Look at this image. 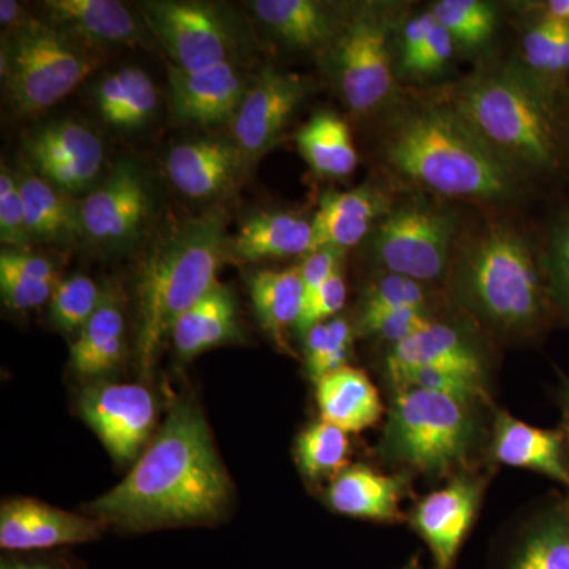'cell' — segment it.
Wrapping results in <instances>:
<instances>
[{"label": "cell", "instance_id": "cell-1", "mask_svg": "<svg viewBox=\"0 0 569 569\" xmlns=\"http://www.w3.org/2000/svg\"><path fill=\"white\" fill-rule=\"evenodd\" d=\"M233 486L192 400L174 403L126 478L88 505L104 526L129 531L219 522Z\"/></svg>", "mask_w": 569, "mask_h": 569}, {"label": "cell", "instance_id": "cell-2", "mask_svg": "<svg viewBox=\"0 0 569 569\" xmlns=\"http://www.w3.org/2000/svg\"><path fill=\"white\" fill-rule=\"evenodd\" d=\"M383 156L397 173L449 198L503 201L518 183V171L449 104H415L396 116Z\"/></svg>", "mask_w": 569, "mask_h": 569}, {"label": "cell", "instance_id": "cell-3", "mask_svg": "<svg viewBox=\"0 0 569 569\" xmlns=\"http://www.w3.org/2000/svg\"><path fill=\"white\" fill-rule=\"evenodd\" d=\"M222 209L174 223L153 242L137 282V353L142 378H151L176 321L213 287L228 250Z\"/></svg>", "mask_w": 569, "mask_h": 569}, {"label": "cell", "instance_id": "cell-4", "mask_svg": "<svg viewBox=\"0 0 569 569\" xmlns=\"http://www.w3.org/2000/svg\"><path fill=\"white\" fill-rule=\"evenodd\" d=\"M489 403L419 388L391 391L377 455L403 473L451 479L477 468L489 445Z\"/></svg>", "mask_w": 569, "mask_h": 569}, {"label": "cell", "instance_id": "cell-5", "mask_svg": "<svg viewBox=\"0 0 569 569\" xmlns=\"http://www.w3.org/2000/svg\"><path fill=\"white\" fill-rule=\"evenodd\" d=\"M448 104L516 171L556 167L552 112L529 74L518 69L475 74Z\"/></svg>", "mask_w": 569, "mask_h": 569}, {"label": "cell", "instance_id": "cell-6", "mask_svg": "<svg viewBox=\"0 0 569 569\" xmlns=\"http://www.w3.org/2000/svg\"><path fill=\"white\" fill-rule=\"evenodd\" d=\"M456 290L462 305L493 329L529 332L548 309V290L526 242L507 228H489L460 258Z\"/></svg>", "mask_w": 569, "mask_h": 569}, {"label": "cell", "instance_id": "cell-7", "mask_svg": "<svg viewBox=\"0 0 569 569\" xmlns=\"http://www.w3.org/2000/svg\"><path fill=\"white\" fill-rule=\"evenodd\" d=\"M6 48L0 73L10 108L14 114L28 118L62 102L100 66L99 52L33 18L7 41Z\"/></svg>", "mask_w": 569, "mask_h": 569}, {"label": "cell", "instance_id": "cell-8", "mask_svg": "<svg viewBox=\"0 0 569 569\" xmlns=\"http://www.w3.org/2000/svg\"><path fill=\"white\" fill-rule=\"evenodd\" d=\"M391 33L387 14L376 7L361 9L340 24L328 47L337 91L358 114L380 110L395 92Z\"/></svg>", "mask_w": 569, "mask_h": 569}, {"label": "cell", "instance_id": "cell-9", "mask_svg": "<svg viewBox=\"0 0 569 569\" xmlns=\"http://www.w3.org/2000/svg\"><path fill=\"white\" fill-rule=\"evenodd\" d=\"M456 233L449 212L426 203H407L388 211L373 230L370 252L387 274L429 283L448 268Z\"/></svg>", "mask_w": 569, "mask_h": 569}, {"label": "cell", "instance_id": "cell-10", "mask_svg": "<svg viewBox=\"0 0 569 569\" xmlns=\"http://www.w3.org/2000/svg\"><path fill=\"white\" fill-rule=\"evenodd\" d=\"M149 31L156 36L173 66L200 71L230 63L238 48V31L228 14L212 3L146 2Z\"/></svg>", "mask_w": 569, "mask_h": 569}, {"label": "cell", "instance_id": "cell-11", "mask_svg": "<svg viewBox=\"0 0 569 569\" xmlns=\"http://www.w3.org/2000/svg\"><path fill=\"white\" fill-rule=\"evenodd\" d=\"M489 477L478 468L462 471L448 479L443 488L419 498L408 512L411 530L429 549L432 569H455L478 518Z\"/></svg>", "mask_w": 569, "mask_h": 569}, {"label": "cell", "instance_id": "cell-12", "mask_svg": "<svg viewBox=\"0 0 569 569\" xmlns=\"http://www.w3.org/2000/svg\"><path fill=\"white\" fill-rule=\"evenodd\" d=\"M78 406L116 462L126 466L140 458L157 419L156 397L149 388L96 381L82 389Z\"/></svg>", "mask_w": 569, "mask_h": 569}, {"label": "cell", "instance_id": "cell-13", "mask_svg": "<svg viewBox=\"0 0 569 569\" xmlns=\"http://www.w3.org/2000/svg\"><path fill=\"white\" fill-rule=\"evenodd\" d=\"M82 236L92 244L123 247L137 241L151 219L152 193L140 168L122 160L80 203Z\"/></svg>", "mask_w": 569, "mask_h": 569}, {"label": "cell", "instance_id": "cell-14", "mask_svg": "<svg viewBox=\"0 0 569 569\" xmlns=\"http://www.w3.org/2000/svg\"><path fill=\"white\" fill-rule=\"evenodd\" d=\"M310 89L312 82L307 78L276 67L257 74L231 121L234 144L246 163L260 159L276 144Z\"/></svg>", "mask_w": 569, "mask_h": 569}, {"label": "cell", "instance_id": "cell-15", "mask_svg": "<svg viewBox=\"0 0 569 569\" xmlns=\"http://www.w3.org/2000/svg\"><path fill=\"white\" fill-rule=\"evenodd\" d=\"M24 152L36 174L71 197L91 190L103 170L102 141L71 119L40 127L24 141Z\"/></svg>", "mask_w": 569, "mask_h": 569}, {"label": "cell", "instance_id": "cell-16", "mask_svg": "<svg viewBox=\"0 0 569 569\" xmlns=\"http://www.w3.org/2000/svg\"><path fill=\"white\" fill-rule=\"evenodd\" d=\"M104 523L92 516L74 515L33 498H13L0 508V548L28 552L96 541Z\"/></svg>", "mask_w": 569, "mask_h": 569}, {"label": "cell", "instance_id": "cell-17", "mask_svg": "<svg viewBox=\"0 0 569 569\" xmlns=\"http://www.w3.org/2000/svg\"><path fill=\"white\" fill-rule=\"evenodd\" d=\"M389 388L421 369H447L488 378L485 355L462 329L429 321L417 335L388 348L383 362Z\"/></svg>", "mask_w": 569, "mask_h": 569}, {"label": "cell", "instance_id": "cell-18", "mask_svg": "<svg viewBox=\"0 0 569 569\" xmlns=\"http://www.w3.org/2000/svg\"><path fill=\"white\" fill-rule=\"evenodd\" d=\"M249 84L233 62L200 71L168 67L171 111L178 121L192 126L233 121Z\"/></svg>", "mask_w": 569, "mask_h": 569}, {"label": "cell", "instance_id": "cell-19", "mask_svg": "<svg viewBox=\"0 0 569 569\" xmlns=\"http://www.w3.org/2000/svg\"><path fill=\"white\" fill-rule=\"evenodd\" d=\"M490 462L537 471L569 488V448L561 429H539L497 410L490 426Z\"/></svg>", "mask_w": 569, "mask_h": 569}, {"label": "cell", "instance_id": "cell-20", "mask_svg": "<svg viewBox=\"0 0 569 569\" xmlns=\"http://www.w3.org/2000/svg\"><path fill=\"white\" fill-rule=\"evenodd\" d=\"M411 492V477L403 471L383 473L369 466H347L329 479L325 501L347 518L396 523L407 519L400 505Z\"/></svg>", "mask_w": 569, "mask_h": 569}, {"label": "cell", "instance_id": "cell-21", "mask_svg": "<svg viewBox=\"0 0 569 569\" xmlns=\"http://www.w3.org/2000/svg\"><path fill=\"white\" fill-rule=\"evenodd\" d=\"M246 164L234 142L203 138L171 149L164 170L183 197L204 201L227 193Z\"/></svg>", "mask_w": 569, "mask_h": 569}, {"label": "cell", "instance_id": "cell-22", "mask_svg": "<svg viewBox=\"0 0 569 569\" xmlns=\"http://www.w3.org/2000/svg\"><path fill=\"white\" fill-rule=\"evenodd\" d=\"M48 24L82 47L142 43V29L132 11L116 0H47Z\"/></svg>", "mask_w": 569, "mask_h": 569}, {"label": "cell", "instance_id": "cell-23", "mask_svg": "<svg viewBox=\"0 0 569 569\" xmlns=\"http://www.w3.org/2000/svg\"><path fill=\"white\" fill-rule=\"evenodd\" d=\"M387 208L383 194L372 187L325 193L312 217L313 250L358 246L373 230V223L387 216Z\"/></svg>", "mask_w": 569, "mask_h": 569}, {"label": "cell", "instance_id": "cell-24", "mask_svg": "<svg viewBox=\"0 0 569 569\" xmlns=\"http://www.w3.org/2000/svg\"><path fill=\"white\" fill-rule=\"evenodd\" d=\"M320 419L347 433H361L383 417L380 392L366 372L346 366L316 383Z\"/></svg>", "mask_w": 569, "mask_h": 569}, {"label": "cell", "instance_id": "cell-25", "mask_svg": "<svg viewBox=\"0 0 569 569\" xmlns=\"http://www.w3.org/2000/svg\"><path fill=\"white\" fill-rule=\"evenodd\" d=\"M312 220L290 212H261L249 217L228 241V250L239 260H280L313 252Z\"/></svg>", "mask_w": 569, "mask_h": 569}, {"label": "cell", "instance_id": "cell-26", "mask_svg": "<svg viewBox=\"0 0 569 569\" xmlns=\"http://www.w3.org/2000/svg\"><path fill=\"white\" fill-rule=\"evenodd\" d=\"M126 326L119 298L104 295L102 305L71 343V370L89 380L114 372L126 355Z\"/></svg>", "mask_w": 569, "mask_h": 569}, {"label": "cell", "instance_id": "cell-27", "mask_svg": "<svg viewBox=\"0 0 569 569\" xmlns=\"http://www.w3.org/2000/svg\"><path fill=\"white\" fill-rule=\"evenodd\" d=\"M250 9L277 39L298 50H328L340 28L331 9L316 0H254Z\"/></svg>", "mask_w": 569, "mask_h": 569}, {"label": "cell", "instance_id": "cell-28", "mask_svg": "<svg viewBox=\"0 0 569 569\" xmlns=\"http://www.w3.org/2000/svg\"><path fill=\"white\" fill-rule=\"evenodd\" d=\"M249 291L258 320L274 342L283 350H290L287 335L296 329L306 293L299 266L288 269H261L249 277Z\"/></svg>", "mask_w": 569, "mask_h": 569}, {"label": "cell", "instance_id": "cell-29", "mask_svg": "<svg viewBox=\"0 0 569 569\" xmlns=\"http://www.w3.org/2000/svg\"><path fill=\"white\" fill-rule=\"evenodd\" d=\"M18 179L32 241L62 246L84 238L80 203L71 194L36 173L18 176Z\"/></svg>", "mask_w": 569, "mask_h": 569}, {"label": "cell", "instance_id": "cell-30", "mask_svg": "<svg viewBox=\"0 0 569 569\" xmlns=\"http://www.w3.org/2000/svg\"><path fill=\"white\" fill-rule=\"evenodd\" d=\"M505 569H569V507L542 509L520 531Z\"/></svg>", "mask_w": 569, "mask_h": 569}, {"label": "cell", "instance_id": "cell-31", "mask_svg": "<svg viewBox=\"0 0 569 569\" xmlns=\"http://www.w3.org/2000/svg\"><path fill=\"white\" fill-rule=\"evenodd\" d=\"M238 328V310L230 290L217 284L176 321L173 342L182 359L194 358L231 339Z\"/></svg>", "mask_w": 569, "mask_h": 569}, {"label": "cell", "instance_id": "cell-32", "mask_svg": "<svg viewBox=\"0 0 569 569\" xmlns=\"http://www.w3.org/2000/svg\"><path fill=\"white\" fill-rule=\"evenodd\" d=\"M96 103L104 122L119 129H137L156 114L159 92L146 71L126 67L100 80Z\"/></svg>", "mask_w": 569, "mask_h": 569}, {"label": "cell", "instance_id": "cell-33", "mask_svg": "<svg viewBox=\"0 0 569 569\" xmlns=\"http://www.w3.org/2000/svg\"><path fill=\"white\" fill-rule=\"evenodd\" d=\"M48 258L28 249H3L0 253V293L3 305L17 312H29L51 301L61 282Z\"/></svg>", "mask_w": 569, "mask_h": 569}, {"label": "cell", "instance_id": "cell-34", "mask_svg": "<svg viewBox=\"0 0 569 569\" xmlns=\"http://www.w3.org/2000/svg\"><path fill=\"white\" fill-rule=\"evenodd\" d=\"M299 152L309 167L325 178H347L358 164L353 138L347 122L335 112L313 116L296 134Z\"/></svg>", "mask_w": 569, "mask_h": 569}, {"label": "cell", "instance_id": "cell-35", "mask_svg": "<svg viewBox=\"0 0 569 569\" xmlns=\"http://www.w3.org/2000/svg\"><path fill=\"white\" fill-rule=\"evenodd\" d=\"M350 452L348 433L323 419L307 426L296 438V463L312 482L335 478L348 466Z\"/></svg>", "mask_w": 569, "mask_h": 569}, {"label": "cell", "instance_id": "cell-36", "mask_svg": "<svg viewBox=\"0 0 569 569\" xmlns=\"http://www.w3.org/2000/svg\"><path fill=\"white\" fill-rule=\"evenodd\" d=\"M302 337L307 373L313 383L347 366L353 348V328L346 318L336 317L313 326Z\"/></svg>", "mask_w": 569, "mask_h": 569}, {"label": "cell", "instance_id": "cell-37", "mask_svg": "<svg viewBox=\"0 0 569 569\" xmlns=\"http://www.w3.org/2000/svg\"><path fill=\"white\" fill-rule=\"evenodd\" d=\"M104 295L91 277L77 274L62 279L50 301L52 323L67 335H78L102 305Z\"/></svg>", "mask_w": 569, "mask_h": 569}, {"label": "cell", "instance_id": "cell-38", "mask_svg": "<svg viewBox=\"0 0 569 569\" xmlns=\"http://www.w3.org/2000/svg\"><path fill=\"white\" fill-rule=\"evenodd\" d=\"M430 11L456 43L471 50L488 43L496 31V11L479 0H441Z\"/></svg>", "mask_w": 569, "mask_h": 569}, {"label": "cell", "instance_id": "cell-39", "mask_svg": "<svg viewBox=\"0 0 569 569\" xmlns=\"http://www.w3.org/2000/svg\"><path fill=\"white\" fill-rule=\"evenodd\" d=\"M411 307H429L425 284L407 277L385 274L367 291L359 310L358 331L389 313Z\"/></svg>", "mask_w": 569, "mask_h": 569}, {"label": "cell", "instance_id": "cell-40", "mask_svg": "<svg viewBox=\"0 0 569 569\" xmlns=\"http://www.w3.org/2000/svg\"><path fill=\"white\" fill-rule=\"evenodd\" d=\"M0 241L3 249H28L32 242L20 179L6 164L0 171Z\"/></svg>", "mask_w": 569, "mask_h": 569}, {"label": "cell", "instance_id": "cell-41", "mask_svg": "<svg viewBox=\"0 0 569 569\" xmlns=\"http://www.w3.org/2000/svg\"><path fill=\"white\" fill-rule=\"evenodd\" d=\"M346 302L347 283L346 277L342 274V268H340L320 290L306 299L301 318L296 325V331L305 336L313 326L332 320L343 309Z\"/></svg>", "mask_w": 569, "mask_h": 569}, {"label": "cell", "instance_id": "cell-42", "mask_svg": "<svg viewBox=\"0 0 569 569\" xmlns=\"http://www.w3.org/2000/svg\"><path fill=\"white\" fill-rule=\"evenodd\" d=\"M433 318L430 316L429 307H411V309L397 310L389 316L373 321L361 335L376 337L381 342L388 343V348L402 342L408 337L417 335Z\"/></svg>", "mask_w": 569, "mask_h": 569}, {"label": "cell", "instance_id": "cell-43", "mask_svg": "<svg viewBox=\"0 0 569 569\" xmlns=\"http://www.w3.org/2000/svg\"><path fill=\"white\" fill-rule=\"evenodd\" d=\"M560 26V20L546 13L523 37V59L535 73L548 74L557 39H559Z\"/></svg>", "mask_w": 569, "mask_h": 569}, {"label": "cell", "instance_id": "cell-44", "mask_svg": "<svg viewBox=\"0 0 569 569\" xmlns=\"http://www.w3.org/2000/svg\"><path fill=\"white\" fill-rule=\"evenodd\" d=\"M548 263L552 296L569 316V219L553 238Z\"/></svg>", "mask_w": 569, "mask_h": 569}, {"label": "cell", "instance_id": "cell-45", "mask_svg": "<svg viewBox=\"0 0 569 569\" xmlns=\"http://www.w3.org/2000/svg\"><path fill=\"white\" fill-rule=\"evenodd\" d=\"M455 47L456 41L451 33L440 22H437L436 29L427 40L425 50L419 52L418 58L407 67V73L417 74V77L437 73L451 61Z\"/></svg>", "mask_w": 569, "mask_h": 569}, {"label": "cell", "instance_id": "cell-46", "mask_svg": "<svg viewBox=\"0 0 569 569\" xmlns=\"http://www.w3.org/2000/svg\"><path fill=\"white\" fill-rule=\"evenodd\" d=\"M342 254L343 250L337 249H317L306 254L305 261L299 264L306 299L320 290L339 271Z\"/></svg>", "mask_w": 569, "mask_h": 569}, {"label": "cell", "instance_id": "cell-47", "mask_svg": "<svg viewBox=\"0 0 569 569\" xmlns=\"http://www.w3.org/2000/svg\"><path fill=\"white\" fill-rule=\"evenodd\" d=\"M437 22V18L433 17L430 10L417 14V17L411 18V20L407 22L402 37L403 70L418 58L419 52L425 50L427 40H429L430 33L436 29Z\"/></svg>", "mask_w": 569, "mask_h": 569}, {"label": "cell", "instance_id": "cell-48", "mask_svg": "<svg viewBox=\"0 0 569 569\" xmlns=\"http://www.w3.org/2000/svg\"><path fill=\"white\" fill-rule=\"evenodd\" d=\"M32 18L26 14L24 7L21 3L14 2V0H2L0 2V24H2L3 31L7 32H20L26 26L31 22Z\"/></svg>", "mask_w": 569, "mask_h": 569}, {"label": "cell", "instance_id": "cell-49", "mask_svg": "<svg viewBox=\"0 0 569 569\" xmlns=\"http://www.w3.org/2000/svg\"><path fill=\"white\" fill-rule=\"evenodd\" d=\"M561 21V20H560ZM569 70V24L561 21L559 39L550 62L548 74H561Z\"/></svg>", "mask_w": 569, "mask_h": 569}, {"label": "cell", "instance_id": "cell-50", "mask_svg": "<svg viewBox=\"0 0 569 569\" xmlns=\"http://www.w3.org/2000/svg\"><path fill=\"white\" fill-rule=\"evenodd\" d=\"M557 402H559L561 415H563V430L567 433L569 448V378H563V381H561L559 392H557ZM565 503L569 507V488L568 496L565 497Z\"/></svg>", "mask_w": 569, "mask_h": 569}, {"label": "cell", "instance_id": "cell-51", "mask_svg": "<svg viewBox=\"0 0 569 569\" xmlns=\"http://www.w3.org/2000/svg\"><path fill=\"white\" fill-rule=\"evenodd\" d=\"M0 569H59L54 565L39 560L10 559L3 560Z\"/></svg>", "mask_w": 569, "mask_h": 569}, {"label": "cell", "instance_id": "cell-52", "mask_svg": "<svg viewBox=\"0 0 569 569\" xmlns=\"http://www.w3.org/2000/svg\"><path fill=\"white\" fill-rule=\"evenodd\" d=\"M546 13L569 24V0H550L546 3Z\"/></svg>", "mask_w": 569, "mask_h": 569}, {"label": "cell", "instance_id": "cell-53", "mask_svg": "<svg viewBox=\"0 0 569 569\" xmlns=\"http://www.w3.org/2000/svg\"><path fill=\"white\" fill-rule=\"evenodd\" d=\"M399 569H422L418 556L410 557Z\"/></svg>", "mask_w": 569, "mask_h": 569}]
</instances>
